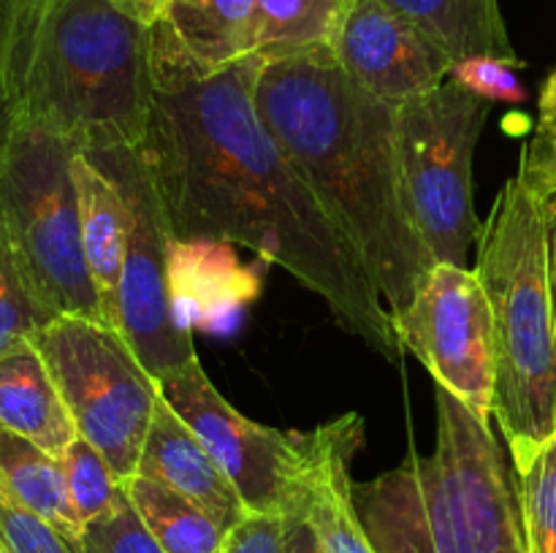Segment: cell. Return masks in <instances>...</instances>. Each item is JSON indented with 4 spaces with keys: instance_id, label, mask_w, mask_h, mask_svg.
<instances>
[{
    "instance_id": "obj_1",
    "label": "cell",
    "mask_w": 556,
    "mask_h": 553,
    "mask_svg": "<svg viewBox=\"0 0 556 553\" xmlns=\"http://www.w3.org/2000/svg\"><path fill=\"white\" fill-rule=\"evenodd\" d=\"M155 101L139 146L179 242L253 249L318 293L348 334L405 356L378 287L255 108L258 54L204 74L166 22L150 25Z\"/></svg>"
},
{
    "instance_id": "obj_2",
    "label": "cell",
    "mask_w": 556,
    "mask_h": 553,
    "mask_svg": "<svg viewBox=\"0 0 556 553\" xmlns=\"http://www.w3.org/2000/svg\"><path fill=\"white\" fill-rule=\"evenodd\" d=\"M255 108L389 312L405 309L434 258L402 184L396 108L362 90L331 49L261 65Z\"/></svg>"
},
{
    "instance_id": "obj_3",
    "label": "cell",
    "mask_w": 556,
    "mask_h": 553,
    "mask_svg": "<svg viewBox=\"0 0 556 553\" xmlns=\"http://www.w3.org/2000/svg\"><path fill=\"white\" fill-rule=\"evenodd\" d=\"M429 455L358 483L356 507L375 553H527L519 486L503 445L448 390Z\"/></svg>"
},
{
    "instance_id": "obj_4",
    "label": "cell",
    "mask_w": 556,
    "mask_h": 553,
    "mask_svg": "<svg viewBox=\"0 0 556 553\" xmlns=\"http://www.w3.org/2000/svg\"><path fill=\"white\" fill-rule=\"evenodd\" d=\"M155 101L150 27L112 0H38L22 117L79 152L147 141Z\"/></svg>"
},
{
    "instance_id": "obj_5",
    "label": "cell",
    "mask_w": 556,
    "mask_h": 553,
    "mask_svg": "<svg viewBox=\"0 0 556 553\" xmlns=\"http://www.w3.org/2000/svg\"><path fill=\"white\" fill-rule=\"evenodd\" d=\"M476 274L492 312V421L519 472L556 434V323L543 198L519 173L481 222Z\"/></svg>"
},
{
    "instance_id": "obj_6",
    "label": "cell",
    "mask_w": 556,
    "mask_h": 553,
    "mask_svg": "<svg viewBox=\"0 0 556 553\" xmlns=\"http://www.w3.org/2000/svg\"><path fill=\"white\" fill-rule=\"evenodd\" d=\"M76 152L58 130L22 117L0 155V215L38 301L54 318L103 323L81 247Z\"/></svg>"
},
{
    "instance_id": "obj_7",
    "label": "cell",
    "mask_w": 556,
    "mask_h": 553,
    "mask_svg": "<svg viewBox=\"0 0 556 553\" xmlns=\"http://www.w3.org/2000/svg\"><path fill=\"white\" fill-rule=\"evenodd\" d=\"M492 103L445 81L396 108L402 184L434 263L465 266L481 222L472 209V157Z\"/></svg>"
},
{
    "instance_id": "obj_8",
    "label": "cell",
    "mask_w": 556,
    "mask_h": 553,
    "mask_svg": "<svg viewBox=\"0 0 556 553\" xmlns=\"http://www.w3.org/2000/svg\"><path fill=\"white\" fill-rule=\"evenodd\" d=\"M47 361L79 437L101 450L123 483L139 470L161 401L157 380L106 323L54 318L30 336Z\"/></svg>"
},
{
    "instance_id": "obj_9",
    "label": "cell",
    "mask_w": 556,
    "mask_h": 553,
    "mask_svg": "<svg viewBox=\"0 0 556 553\" xmlns=\"http://www.w3.org/2000/svg\"><path fill=\"white\" fill-rule=\"evenodd\" d=\"M90 155L123 190L128 206L123 280H119V325L123 336L155 380L177 372L195 358L193 334L177 323L168 293V249L172 226L150 163L134 146L90 150Z\"/></svg>"
},
{
    "instance_id": "obj_10",
    "label": "cell",
    "mask_w": 556,
    "mask_h": 553,
    "mask_svg": "<svg viewBox=\"0 0 556 553\" xmlns=\"http://www.w3.org/2000/svg\"><path fill=\"white\" fill-rule=\"evenodd\" d=\"M157 388L168 407L201 439L215 464L226 472L248 513H275L282 518L304 513V434H282L244 417L212 385L199 356L157 380Z\"/></svg>"
},
{
    "instance_id": "obj_11",
    "label": "cell",
    "mask_w": 556,
    "mask_h": 553,
    "mask_svg": "<svg viewBox=\"0 0 556 553\" xmlns=\"http://www.w3.org/2000/svg\"><path fill=\"white\" fill-rule=\"evenodd\" d=\"M402 350L427 366L438 388L448 390L478 421L492 423L494 339L489 298L476 271L434 263L416 296L391 312Z\"/></svg>"
},
{
    "instance_id": "obj_12",
    "label": "cell",
    "mask_w": 556,
    "mask_h": 553,
    "mask_svg": "<svg viewBox=\"0 0 556 553\" xmlns=\"http://www.w3.org/2000/svg\"><path fill=\"white\" fill-rule=\"evenodd\" d=\"M331 54L362 90L400 108L438 90L454 57L383 0H345Z\"/></svg>"
},
{
    "instance_id": "obj_13",
    "label": "cell",
    "mask_w": 556,
    "mask_h": 553,
    "mask_svg": "<svg viewBox=\"0 0 556 553\" xmlns=\"http://www.w3.org/2000/svg\"><path fill=\"white\" fill-rule=\"evenodd\" d=\"M364 442V421L342 415L304 434L307 493L304 515L326 553H375L358 518L351 464Z\"/></svg>"
},
{
    "instance_id": "obj_14",
    "label": "cell",
    "mask_w": 556,
    "mask_h": 553,
    "mask_svg": "<svg viewBox=\"0 0 556 553\" xmlns=\"http://www.w3.org/2000/svg\"><path fill=\"white\" fill-rule=\"evenodd\" d=\"M261 282L248 266L237 260L226 242H179L168 249V293L177 323L217 331L237 320L242 304L258 296Z\"/></svg>"
},
{
    "instance_id": "obj_15",
    "label": "cell",
    "mask_w": 556,
    "mask_h": 553,
    "mask_svg": "<svg viewBox=\"0 0 556 553\" xmlns=\"http://www.w3.org/2000/svg\"><path fill=\"white\" fill-rule=\"evenodd\" d=\"M136 475L152 477V480L188 497L190 502L204 507L212 518L220 520L226 531L248 513L226 472L215 464L201 439L190 432L188 423L168 407L163 396L152 415Z\"/></svg>"
},
{
    "instance_id": "obj_16",
    "label": "cell",
    "mask_w": 556,
    "mask_h": 553,
    "mask_svg": "<svg viewBox=\"0 0 556 553\" xmlns=\"http://www.w3.org/2000/svg\"><path fill=\"white\" fill-rule=\"evenodd\" d=\"M76 195H79L81 247L96 287L103 323L119 325V280H123L125 242H128V206L119 184L85 152L71 163Z\"/></svg>"
},
{
    "instance_id": "obj_17",
    "label": "cell",
    "mask_w": 556,
    "mask_h": 553,
    "mask_svg": "<svg viewBox=\"0 0 556 553\" xmlns=\"http://www.w3.org/2000/svg\"><path fill=\"white\" fill-rule=\"evenodd\" d=\"M0 426L58 459L79 437L63 394L33 339L16 342L0 352Z\"/></svg>"
},
{
    "instance_id": "obj_18",
    "label": "cell",
    "mask_w": 556,
    "mask_h": 553,
    "mask_svg": "<svg viewBox=\"0 0 556 553\" xmlns=\"http://www.w3.org/2000/svg\"><path fill=\"white\" fill-rule=\"evenodd\" d=\"M204 74L255 54L258 0H174L161 16Z\"/></svg>"
},
{
    "instance_id": "obj_19",
    "label": "cell",
    "mask_w": 556,
    "mask_h": 553,
    "mask_svg": "<svg viewBox=\"0 0 556 553\" xmlns=\"http://www.w3.org/2000/svg\"><path fill=\"white\" fill-rule=\"evenodd\" d=\"M407 22L438 41L454 60L500 57L525 68L505 27L500 0H383Z\"/></svg>"
},
{
    "instance_id": "obj_20",
    "label": "cell",
    "mask_w": 556,
    "mask_h": 553,
    "mask_svg": "<svg viewBox=\"0 0 556 553\" xmlns=\"http://www.w3.org/2000/svg\"><path fill=\"white\" fill-rule=\"evenodd\" d=\"M0 483L25 507L63 531L71 542H79L85 524L71 504L63 461L3 426H0Z\"/></svg>"
},
{
    "instance_id": "obj_21",
    "label": "cell",
    "mask_w": 556,
    "mask_h": 553,
    "mask_svg": "<svg viewBox=\"0 0 556 553\" xmlns=\"http://www.w3.org/2000/svg\"><path fill=\"white\" fill-rule=\"evenodd\" d=\"M125 493L163 553H220L226 529L188 497L144 475L130 477Z\"/></svg>"
},
{
    "instance_id": "obj_22",
    "label": "cell",
    "mask_w": 556,
    "mask_h": 553,
    "mask_svg": "<svg viewBox=\"0 0 556 553\" xmlns=\"http://www.w3.org/2000/svg\"><path fill=\"white\" fill-rule=\"evenodd\" d=\"M345 0H258L255 54L264 63L331 47Z\"/></svg>"
},
{
    "instance_id": "obj_23",
    "label": "cell",
    "mask_w": 556,
    "mask_h": 553,
    "mask_svg": "<svg viewBox=\"0 0 556 553\" xmlns=\"http://www.w3.org/2000/svg\"><path fill=\"white\" fill-rule=\"evenodd\" d=\"M36 3L38 0H0V155L22 119Z\"/></svg>"
},
{
    "instance_id": "obj_24",
    "label": "cell",
    "mask_w": 556,
    "mask_h": 553,
    "mask_svg": "<svg viewBox=\"0 0 556 553\" xmlns=\"http://www.w3.org/2000/svg\"><path fill=\"white\" fill-rule=\"evenodd\" d=\"M52 320L54 314L38 301L27 282L20 253L0 215V352L9 350L16 342L30 339L38 329Z\"/></svg>"
},
{
    "instance_id": "obj_25",
    "label": "cell",
    "mask_w": 556,
    "mask_h": 553,
    "mask_svg": "<svg viewBox=\"0 0 556 553\" xmlns=\"http://www.w3.org/2000/svg\"><path fill=\"white\" fill-rule=\"evenodd\" d=\"M527 553H556V434L516 472Z\"/></svg>"
},
{
    "instance_id": "obj_26",
    "label": "cell",
    "mask_w": 556,
    "mask_h": 553,
    "mask_svg": "<svg viewBox=\"0 0 556 553\" xmlns=\"http://www.w3.org/2000/svg\"><path fill=\"white\" fill-rule=\"evenodd\" d=\"M71 504L81 524L112 513L125 497V483L114 475L112 464L85 437H76L60 455Z\"/></svg>"
},
{
    "instance_id": "obj_27",
    "label": "cell",
    "mask_w": 556,
    "mask_h": 553,
    "mask_svg": "<svg viewBox=\"0 0 556 553\" xmlns=\"http://www.w3.org/2000/svg\"><path fill=\"white\" fill-rule=\"evenodd\" d=\"M0 548L5 553H79L63 531L33 513L0 483Z\"/></svg>"
},
{
    "instance_id": "obj_28",
    "label": "cell",
    "mask_w": 556,
    "mask_h": 553,
    "mask_svg": "<svg viewBox=\"0 0 556 553\" xmlns=\"http://www.w3.org/2000/svg\"><path fill=\"white\" fill-rule=\"evenodd\" d=\"M519 173L541 198L556 193V68L543 81L538 125L519 160Z\"/></svg>"
},
{
    "instance_id": "obj_29",
    "label": "cell",
    "mask_w": 556,
    "mask_h": 553,
    "mask_svg": "<svg viewBox=\"0 0 556 553\" xmlns=\"http://www.w3.org/2000/svg\"><path fill=\"white\" fill-rule=\"evenodd\" d=\"M79 553H163L155 537L141 524L128 493L112 513L90 520L76 542Z\"/></svg>"
},
{
    "instance_id": "obj_30",
    "label": "cell",
    "mask_w": 556,
    "mask_h": 553,
    "mask_svg": "<svg viewBox=\"0 0 556 553\" xmlns=\"http://www.w3.org/2000/svg\"><path fill=\"white\" fill-rule=\"evenodd\" d=\"M516 65L500 57H462L451 65L448 79L489 103H525L527 90L516 76Z\"/></svg>"
},
{
    "instance_id": "obj_31",
    "label": "cell",
    "mask_w": 556,
    "mask_h": 553,
    "mask_svg": "<svg viewBox=\"0 0 556 553\" xmlns=\"http://www.w3.org/2000/svg\"><path fill=\"white\" fill-rule=\"evenodd\" d=\"M220 553H288L286 518L275 513H244L226 531Z\"/></svg>"
},
{
    "instance_id": "obj_32",
    "label": "cell",
    "mask_w": 556,
    "mask_h": 553,
    "mask_svg": "<svg viewBox=\"0 0 556 553\" xmlns=\"http://www.w3.org/2000/svg\"><path fill=\"white\" fill-rule=\"evenodd\" d=\"M286 551L288 553H326L320 548L318 535L309 526L307 515L293 513L286 515Z\"/></svg>"
},
{
    "instance_id": "obj_33",
    "label": "cell",
    "mask_w": 556,
    "mask_h": 553,
    "mask_svg": "<svg viewBox=\"0 0 556 553\" xmlns=\"http://www.w3.org/2000/svg\"><path fill=\"white\" fill-rule=\"evenodd\" d=\"M543 226H546L548 291H552V307H554V323H556V193L543 198Z\"/></svg>"
},
{
    "instance_id": "obj_34",
    "label": "cell",
    "mask_w": 556,
    "mask_h": 553,
    "mask_svg": "<svg viewBox=\"0 0 556 553\" xmlns=\"http://www.w3.org/2000/svg\"><path fill=\"white\" fill-rule=\"evenodd\" d=\"M112 3L128 16H134V20H139L141 25L150 27L152 22H157L166 14V9L174 0H112Z\"/></svg>"
},
{
    "instance_id": "obj_35",
    "label": "cell",
    "mask_w": 556,
    "mask_h": 553,
    "mask_svg": "<svg viewBox=\"0 0 556 553\" xmlns=\"http://www.w3.org/2000/svg\"><path fill=\"white\" fill-rule=\"evenodd\" d=\"M0 553H5V551H3V548H0Z\"/></svg>"
}]
</instances>
